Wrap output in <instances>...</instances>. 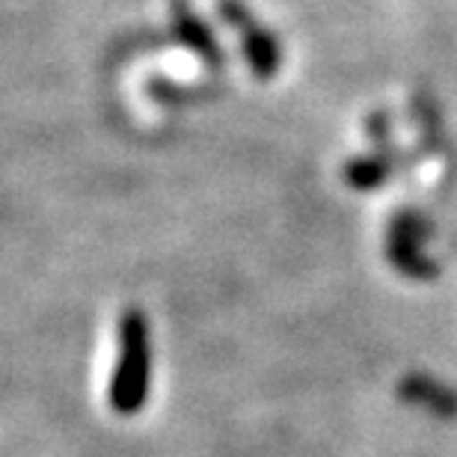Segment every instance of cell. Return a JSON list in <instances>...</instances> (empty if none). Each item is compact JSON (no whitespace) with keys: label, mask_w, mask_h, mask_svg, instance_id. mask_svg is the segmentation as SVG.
<instances>
[{"label":"cell","mask_w":457,"mask_h":457,"mask_svg":"<svg viewBox=\"0 0 457 457\" xmlns=\"http://www.w3.org/2000/svg\"><path fill=\"white\" fill-rule=\"evenodd\" d=\"M149 324L140 309H128L119 321V362L111 383V407L116 413L131 416L145 404L149 395Z\"/></svg>","instance_id":"6da1fadb"},{"label":"cell","mask_w":457,"mask_h":457,"mask_svg":"<svg viewBox=\"0 0 457 457\" xmlns=\"http://www.w3.org/2000/svg\"><path fill=\"white\" fill-rule=\"evenodd\" d=\"M220 15L235 27L237 36H241L244 57L253 66L255 75H259V78L277 75L279 48H277V42H273V36L250 15V9H246L241 0H220Z\"/></svg>","instance_id":"7a4b0ae2"},{"label":"cell","mask_w":457,"mask_h":457,"mask_svg":"<svg viewBox=\"0 0 457 457\" xmlns=\"http://www.w3.org/2000/svg\"><path fill=\"white\" fill-rule=\"evenodd\" d=\"M416 241H419V235L410 232V220H404V223L398 220L395 228H392V237H389L392 259H395L398 268L410 273V277H434V264L419 255Z\"/></svg>","instance_id":"3957f363"},{"label":"cell","mask_w":457,"mask_h":457,"mask_svg":"<svg viewBox=\"0 0 457 457\" xmlns=\"http://www.w3.org/2000/svg\"><path fill=\"white\" fill-rule=\"evenodd\" d=\"M172 21H176V30L179 36L185 39L190 48H194L199 57H205V60H217V45L212 39V33L205 30L203 21L190 12V9L185 4H176L172 6Z\"/></svg>","instance_id":"277c9868"},{"label":"cell","mask_w":457,"mask_h":457,"mask_svg":"<svg viewBox=\"0 0 457 457\" xmlns=\"http://www.w3.org/2000/svg\"><path fill=\"white\" fill-rule=\"evenodd\" d=\"M386 179V161L383 158H369V161H353L347 163V181L353 187H374Z\"/></svg>","instance_id":"5b68a950"}]
</instances>
